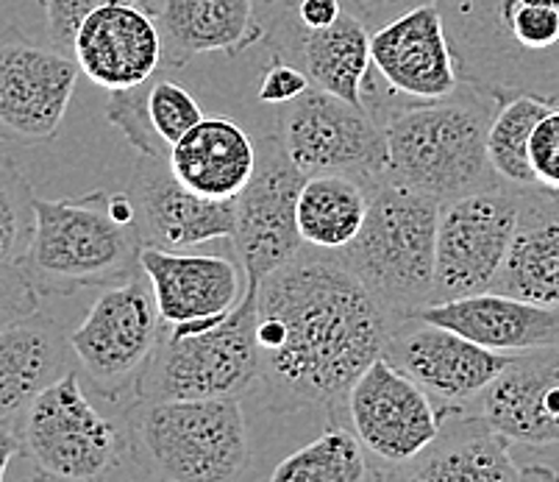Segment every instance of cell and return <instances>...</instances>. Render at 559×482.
I'll list each match as a JSON object with an SVG mask.
<instances>
[{"mask_svg":"<svg viewBox=\"0 0 559 482\" xmlns=\"http://www.w3.org/2000/svg\"><path fill=\"white\" fill-rule=\"evenodd\" d=\"M395 318L350 271L312 248L257 287L264 402L276 413L345 410L350 385L384 357Z\"/></svg>","mask_w":559,"mask_h":482,"instance_id":"cell-1","label":"cell"},{"mask_svg":"<svg viewBox=\"0 0 559 482\" xmlns=\"http://www.w3.org/2000/svg\"><path fill=\"white\" fill-rule=\"evenodd\" d=\"M460 79L507 101H559V0H435Z\"/></svg>","mask_w":559,"mask_h":482,"instance_id":"cell-2","label":"cell"},{"mask_svg":"<svg viewBox=\"0 0 559 482\" xmlns=\"http://www.w3.org/2000/svg\"><path fill=\"white\" fill-rule=\"evenodd\" d=\"M501 101L462 81L440 101L390 109L381 120L388 137V179L440 204L498 187L487 156V134ZM507 187V185H504Z\"/></svg>","mask_w":559,"mask_h":482,"instance_id":"cell-3","label":"cell"},{"mask_svg":"<svg viewBox=\"0 0 559 482\" xmlns=\"http://www.w3.org/2000/svg\"><path fill=\"white\" fill-rule=\"evenodd\" d=\"M34 235L20 268L39 296H73L142 273L134 226L111 210V192L81 198H34Z\"/></svg>","mask_w":559,"mask_h":482,"instance_id":"cell-4","label":"cell"},{"mask_svg":"<svg viewBox=\"0 0 559 482\" xmlns=\"http://www.w3.org/2000/svg\"><path fill=\"white\" fill-rule=\"evenodd\" d=\"M129 455L170 482H231L251 469L248 421L231 399H134L126 408Z\"/></svg>","mask_w":559,"mask_h":482,"instance_id":"cell-5","label":"cell"},{"mask_svg":"<svg viewBox=\"0 0 559 482\" xmlns=\"http://www.w3.org/2000/svg\"><path fill=\"white\" fill-rule=\"evenodd\" d=\"M440 201L393 179H376L362 230L343 251L329 254L395 318L426 307L435 285Z\"/></svg>","mask_w":559,"mask_h":482,"instance_id":"cell-6","label":"cell"},{"mask_svg":"<svg viewBox=\"0 0 559 482\" xmlns=\"http://www.w3.org/2000/svg\"><path fill=\"white\" fill-rule=\"evenodd\" d=\"M257 287L221 318L165 324L136 377L134 399H240L259 379Z\"/></svg>","mask_w":559,"mask_h":482,"instance_id":"cell-7","label":"cell"},{"mask_svg":"<svg viewBox=\"0 0 559 482\" xmlns=\"http://www.w3.org/2000/svg\"><path fill=\"white\" fill-rule=\"evenodd\" d=\"M17 435L28 463L48 480H100L129 455L126 427L93 408L79 372H64L39 390L17 419Z\"/></svg>","mask_w":559,"mask_h":482,"instance_id":"cell-8","label":"cell"},{"mask_svg":"<svg viewBox=\"0 0 559 482\" xmlns=\"http://www.w3.org/2000/svg\"><path fill=\"white\" fill-rule=\"evenodd\" d=\"M162 324L145 273L109 285L95 298L84 321L68 334L81 377L106 402L136 393V377L154 352Z\"/></svg>","mask_w":559,"mask_h":482,"instance_id":"cell-9","label":"cell"},{"mask_svg":"<svg viewBox=\"0 0 559 482\" xmlns=\"http://www.w3.org/2000/svg\"><path fill=\"white\" fill-rule=\"evenodd\" d=\"M282 149L304 174H354L376 181L388 176V137L368 106L320 87L278 106Z\"/></svg>","mask_w":559,"mask_h":482,"instance_id":"cell-10","label":"cell"},{"mask_svg":"<svg viewBox=\"0 0 559 482\" xmlns=\"http://www.w3.org/2000/svg\"><path fill=\"white\" fill-rule=\"evenodd\" d=\"M345 415L365 455L381 466L379 480H395L415 463L437 438L443 421L431 396L388 357L373 360L350 385Z\"/></svg>","mask_w":559,"mask_h":482,"instance_id":"cell-11","label":"cell"},{"mask_svg":"<svg viewBox=\"0 0 559 482\" xmlns=\"http://www.w3.org/2000/svg\"><path fill=\"white\" fill-rule=\"evenodd\" d=\"M518 226V190H490L460 196L440 207L437 262L429 304L454 302L490 291L510 251Z\"/></svg>","mask_w":559,"mask_h":482,"instance_id":"cell-12","label":"cell"},{"mask_svg":"<svg viewBox=\"0 0 559 482\" xmlns=\"http://www.w3.org/2000/svg\"><path fill=\"white\" fill-rule=\"evenodd\" d=\"M79 62L14 25L0 28V143H50L79 84Z\"/></svg>","mask_w":559,"mask_h":482,"instance_id":"cell-13","label":"cell"},{"mask_svg":"<svg viewBox=\"0 0 559 482\" xmlns=\"http://www.w3.org/2000/svg\"><path fill=\"white\" fill-rule=\"evenodd\" d=\"M304 181L307 174L289 160L278 137H262L253 176L237 196L231 235L237 260L253 282H262L307 251L298 232V192Z\"/></svg>","mask_w":559,"mask_h":482,"instance_id":"cell-14","label":"cell"},{"mask_svg":"<svg viewBox=\"0 0 559 482\" xmlns=\"http://www.w3.org/2000/svg\"><path fill=\"white\" fill-rule=\"evenodd\" d=\"M384 357L415 379L431 396L440 415H445L471 410L476 396L504 372L515 354L492 352L454 329L406 316L393 327Z\"/></svg>","mask_w":559,"mask_h":482,"instance_id":"cell-15","label":"cell"},{"mask_svg":"<svg viewBox=\"0 0 559 482\" xmlns=\"http://www.w3.org/2000/svg\"><path fill=\"white\" fill-rule=\"evenodd\" d=\"M370 59L390 93L412 104L440 101L462 84L443 14L435 0H418L373 28Z\"/></svg>","mask_w":559,"mask_h":482,"instance_id":"cell-16","label":"cell"},{"mask_svg":"<svg viewBox=\"0 0 559 482\" xmlns=\"http://www.w3.org/2000/svg\"><path fill=\"white\" fill-rule=\"evenodd\" d=\"M262 43L273 59L304 70L312 87L368 106V79L373 68L370 28L350 12H343V17L326 28H304L282 7L271 3Z\"/></svg>","mask_w":559,"mask_h":482,"instance_id":"cell-17","label":"cell"},{"mask_svg":"<svg viewBox=\"0 0 559 482\" xmlns=\"http://www.w3.org/2000/svg\"><path fill=\"white\" fill-rule=\"evenodd\" d=\"M126 192L136 207L142 246L187 251L201 243L234 235L237 198H203L181 185L167 160L142 156Z\"/></svg>","mask_w":559,"mask_h":482,"instance_id":"cell-18","label":"cell"},{"mask_svg":"<svg viewBox=\"0 0 559 482\" xmlns=\"http://www.w3.org/2000/svg\"><path fill=\"white\" fill-rule=\"evenodd\" d=\"M162 37V64L179 70L203 54L240 56L267 32V0H140Z\"/></svg>","mask_w":559,"mask_h":482,"instance_id":"cell-19","label":"cell"},{"mask_svg":"<svg viewBox=\"0 0 559 482\" xmlns=\"http://www.w3.org/2000/svg\"><path fill=\"white\" fill-rule=\"evenodd\" d=\"M142 273L154 287L165 324L210 321L231 313L246 296L248 277L240 260L215 254H187L142 246Z\"/></svg>","mask_w":559,"mask_h":482,"instance_id":"cell-20","label":"cell"},{"mask_svg":"<svg viewBox=\"0 0 559 482\" xmlns=\"http://www.w3.org/2000/svg\"><path fill=\"white\" fill-rule=\"evenodd\" d=\"M471 410L512 444H559V346L515 354Z\"/></svg>","mask_w":559,"mask_h":482,"instance_id":"cell-21","label":"cell"},{"mask_svg":"<svg viewBox=\"0 0 559 482\" xmlns=\"http://www.w3.org/2000/svg\"><path fill=\"white\" fill-rule=\"evenodd\" d=\"M73 59L95 87L109 93L136 87L162 68L159 28L140 3L100 7L79 25Z\"/></svg>","mask_w":559,"mask_h":482,"instance_id":"cell-22","label":"cell"},{"mask_svg":"<svg viewBox=\"0 0 559 482\" xmlns=\"http://www.w3.org/2000/svg\"><path fill=\"white\" fill-rule=\"evenodd\" d=\"M512 440L474 410H454L440 421V433L415 463L395 480L418 482H515L554 477L548 469H521L512 460Z\"/></svg>","mask_w":559,"mask_h":482,"instance_id":"cell-23","label":"cell"},{"mask_svg":"<svg viewBox=\"0 0 559 482\" xmlns=\"http://www.w3.org/2000/svg\"><path fill=\"white\" fill-rule=\"evenodd\" d=\"M418 318L449 327L479 346L501 354H523L559 346V307L526 302L498 291L474 293L454 302L426 304Z\"/></svg>","mask_w":559,"mask_h":482,"instance_id":"cell-24","label":"cell"},{"mask_svg":"<svg viewBox=\"0 0 559 482\" xmlns=\"http://www.w3.org/2000/svg\"><path fill=\"white\" fill-rule=\"evenodd\" d=\"M490 291L559 307V192L518 190V226Z\"/></svg>","mask_w":559,"mask_h":482,"instance_id":"cell-25","label":"cell"},{"mask_svg":"<svg viewBox=\"0 0 559 482\" xmlns=\"http://www.w3.org/2000/svg\"><path fill=\"white\" fill-rule=\"evenodd\" d=\"M70 343L43 309L0 329V424H17L39 390L70 372Z\"/></svg>","mask_w":559,"mask_h":482,"instance_id":"cell-26","label":"cell"},{"mask_svg":"<svg viewBox=\"0 0 559 482\" xmlns=\"http://www.w3.org/2000/svg\"><path fill=\"white\" fill-rule=\"evenodd\" d=\"M173 174L203 198H237L257 167V143L231 118H203L170 149Z\"/></svg>","mask_w":559,"mask_h":482,"instance_id":"cell-27","label":"cell"},{"mask_svg":"<svg viewBox=\"0 0 559 482\" xmlns=\"http://www.w3.org/2000/svg\"><path fill=\"white\" fill-rule=\"evenodd\" d=\"M373 181L354 174H312L298 192V232L304 246L337 254L362 230Z\"/></svg>","mask_w":559,"mask_h":482,"instance_id":"cell-28","label":"cell"},{"mask_svg":"<svg viewBox=\"0 0 559 482\" xmlns=\"http://www.w3.org/2000/svg\"><path fill=\"white\" fill-rule=\"evenodd\" d=\"M551 106V98L535 93H521L501 101L490 124V134H487V156L501 185L512 190L537 187L532 160H528V143H532L535 126Z\"/></svg>","mask_w":559,"mask_h":482,"instance_id":"cell-29","label":"cell"},{"mask_svg":"<svg viewBox=\"0 0 559 482\" xmlns=\"http://www.w3.org/2000/svg\"><path fill=\"white\" fill-rule=\"evenodd\" d=\"M273 482H365L376 480L357 433L332 424L312 444L293 451L273 469Z\"/></svg>","mask_w":559,"mask_h":482,"instance_id":"cell-30","label":"cell"},{"mask_svg":"<svg viewBox=\"0 0 559 482\" xmlns=\"http://www.w3.org/2000/svg\"><path fill=\"white\" fill-rule=\"evenodd\" d=\"M34 190L12 156L0 154V262H20L34 235Z\"/></svg>","mask_w":559,"mask_h":482,"instance_id":"cell-31","label":"cell"},{"mask_svg":"<svg viewBox=\"0 0 559 482\" xmlns=\"http://www.w3.org/2000/svg\"><path fill=\"white\" fill-rule=\"evenodd\" d=\"M145 118L167 149L179 143L181 137L203 120L201 104L187 87L176 81H145Z\"/></svg>","mask_w":559,"mask_h":482,"instance_id":"cell-32","label":"cell"},{"mask_svg":"<svg viewBox=\"0 0 559 482\" xmlns=\"http://www.w3.org/2000/svg\"><path fill=\"white\" fill-rule=\"evenodd\" d=\"M106 118L129 140L131 149H136V154L159 156V160L170 156V149L156 137L148 118H145V81L136 87L115 90L109 95V104H106Z\"/></svg>","mask_w":559,"mask_h":482,"instance_id":"cell-33","label":"cell"},{"mask_svg":"<svg viewBox=\"0 0 559 482\" xmlns=\"http://www.w3.org/2000/svg\"><path fill=\"white\" fill-rule=\"evenodd\" d=\"M111 3H140V0H39L45 25H48V43L73 56L75 32L86 14H93L100 7H111Z\"/></svg>","mask_w":559,"mask_h":482,"instance_id":"cell-34","label":"cell"},{"mask_svg":"<svg viewBox=\"0 0 559 482\" xmlns=\"http://www.w3.org/2000/svg\"><path fill=\"white\" fill-rule=\"evenodd\" d=\"M528 160L535 171L537 187L559 192V106L543 115L540 124L535 126L532 143H528Z\"/></svg>","mask_w":559,"mask_h":482,"instance_id":"cell-35","label":"cell"},{"mask_svg":"<svg viewBox=\"0 0 559 482\" xmlns=\"http://www.w3.org/2000/svg\"><path fill=\"white\" fill-rule=\"evenodd\" d=\"M39 309V293L20 262H0V329Z\"/></svg>","mask_w":559,"mask_h":482,"instance_id":"cell-36","label":"cell"},{"mask_svg":"<svg viewBox=\"0 0 559 482\" xmlns=\"http://www.w3.org/2000/svg\"><path fill=\"white\" fill-rule=\"evenodd\" d=\"M312 87L307 79L304 70H298L296 64L284 62V59H273L267 64V70L262 73L259 79V90H257V98L262 104H273V106H282L289 104V101H296L298 95L307 93Z\"/></svg>","mask_w":559,"mask_h":482,"instance_id":"cell-37","label":"cell"},{"mask_svg":"<svg viewBox=\"0 0 559 482\" xmlns=\"http://www.w3.org/2000/svg\"><path fill=\"white\" fill-rule=\"evenodd\" d=\"M418 0H343L345 12H350L357 20H362L370 32L379 28L381 23H388L390 17L401 14Z\"/></svg>","mask_w":559,"mask_h":482,"instance_id":"cell-38","label":"cell"},{"mask_svg":"<svg viewBox=\"0 0 559 482\" xmlns=\"http://www.w3.org/2000/svg\"><path fill=\"white\" fill-rule=\"evenodd\" d=\"M23 455V446H20L17 424H0V480L7 477L12 460Z\"/></svg>","mask_w":559,"mask_h":482,"instance_id":"cell-39","label":"cell"}]
</instances>
